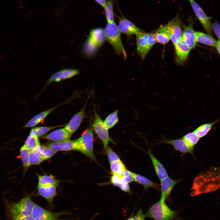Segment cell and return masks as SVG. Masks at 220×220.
Masks as SVG:
<instances>
[{"label":"cell","mask_w":220,"mask_h":220,"mask_svg":"<svg viewBox=\"0 0 220 220\" xmlns=\"http://www.w3.org/2000/svg\"><path fill=\"white\" fill-rule=\"evenodd\" d=\"M180 211L171 209L165 201L160 200L149 208L145 216L154 220H175L180 219L178 216Z\"/></svg>","instance_id":"6da1fadb"},{"label":"cell","mask_w":220,"mask_h":220,"mask_svg":"<svg viewBox=\"0 0 220 220\" xmlns=\"http://www.w3.org/2000/svg\"><path fill=\"white\" fill-rule=\"evenodd\" d=\"M106 39L113 47L116 53L118 55L123 54L126 59L127 55L122 42L120 32L115 23H108L104 29Z\"/></svg>","instance_id":"7a4b0ae2"},{"label":"cell","mask_w":220,"mask_h":220,"mask_svg":"<svg viewBox=\"0 0 220 220\" xmlns=\"http://www.w3.org/2000/svg\"><path fill=\"white\" fill-rule=\"evenodd\" d=\"M93 129L92 125L91 123H90L86 132L75 140V150L81 152L90 159L96 161L94 151Z\"/></svg>","instance_id":"3957f363"},{"label":"cell","mask_w":220,"mask_h":220,"mask_svg":"<svg viewBox=\"0 0 220 220\" xmlns=\"http://www.w3.org/2000/svg\"><path fill=\"white\" fill-rule=\"evenodd\" d=\"M104 30L102 28H96L91 30L83 47L85 53L90 54L101 46L105 39Z\"/></svg>","instance_id":"277c9868"},{"label":"cell","mask_w":220,"mask_h":220,"mask_svg":"<svg viewBox=\"0 0 220 220\" xmlns=\"http://www.w3.org/2000/svg\"><path fill=\"white\" fill-rule=\"evenodd\" d=\"M69 211L52 212L35 204L31 215L36 220H62L59 218L61 216L71 215Z\"/></svg>","instance_id":"5b68a950"},{"label":"cell","mask_w":220,"mask_h":220,"mask_svg":"<svg viewBox=\"0 0 220 220\" xmlns=\"http://www.w3.org/2000/svg\"><path fill=\"white\" fill-rule=\"evenodd\" d=\"M94 119L92 128L98 138L102 141L105 149L109 141H114L110 138L108 129L99 114L94 111Z\"/></svg>","instance_id":"8992f818"},{"label":"cell","mask_w":220,"mask_h":220,"mask_svg":"<svg viewBox=\"0 0 220 220\" xmlns=\"http://www.w3.org/2000/svg\"><path fill=\"white\" fill-rule=\"evenodd\" d=\"M189 1L196 16L202 24L206 33L213 36L212 23L210 21L211 17L207 16L203 9L194 0H189Z\"/></svg>","instance_id":"52a82bcc"},{"label":"cell","mask_w":220,"mask_h":220,"mask_svg":"<svg viewBox=\"0 0 220 220\" xmlns=\"http://www.w3.org/2000/svg\"><path fill=\"white\" fill-rule=\"evenodd\" d=\"M165 26L170 32V40L174 45L182 37L181 21L178 15L173 18Z\"/></svg>","instance_id":"ba28073f"},{"label":"cell","mask_w":220,"mask_h":220,"mask_svg":"<svg viewBox=\"0 0 220 220\" xmlns=\"http://www.w3.org/2000/svg\"><path fill=\"white\" fill-rule=\"evenodd\" d=\"M115 16L119 20L118 27L120 32L128 35H131L134 34L136 35L143 31L123 15H122L121 17L116 15Z\"/></svg>","instance_id":"9c48e42d"},{"label":"cell","mask_w":220,"mask_h":220,"mask_svg":"<svg viewBox=\"0 0 220 220\" xmlns=\"http://www.w3.org/2000/svg\"><path fill=\"white\" fill-rule=\"evenodd\" d=\"M89 97L87 98L82 108L71 119L69 122L64 127L71 134L74 133L79 128L83 119L86 117L85 110L88 101Z\"/></svg>","instance_id":"30bf717a"},{"label":"cell","mask_w":220,"mask_h":220,"mask_svg":"<svg viewBox=\"0 0 220 220\" xmlns=\"http://www.w3.org/2000/svg\"><path fill=\"white\" fill-rule=\"evenodd\" d=\"M193 22L190 20L188 25H184L182 32V37L190 50L195 48L197 45L196 31L193 29Z\"/></svg>","instance_id":"8fae6325"},{"label":"cell","mask_w":220,"mask_h":220,"mask_svg":"<svg viewBox=\"0 0 220 220\" xmlns=\"http://www.w3.org/2000/svg\"><path fill=\"white\" fill-rule=\"evenodd\" d=\"M177 63L181 64L187 59L190 50L182 37L174 45Z\"/></svg>","instance_id":"7c38bea8"},{"label":"cell","mask_w":220,"mask_h":220,"mask_svg":"<svg viewBox=\"0 0 220 220\" xmlns=\"http://www.w3.org/2000/svg\"><path fill=\"white\" fill-rule=\"evenodd\" d=\"M79 73V71L75 69H63L53 74L47 81L46 86L53 82H58L61 80L72 78Z\"/></svg>","instance_id":"4fadbf2b"},{"label":"cell","mask_w":220,"mask_h":220,"mask_svg":"<svg viewBox=\"0 0 220 220\" xmlns=\"http://www.w3.org/2000/svg\"><path fill=\"white\" fill-rule=\"evenodd\" d=\"M35 204L30 196H28L24 198L19 202L13 204L12 207L22 214L30 215H31Z\"/></svg>","instance_id":"5bb4252c"},{"label":"cell","mask_w":220,"mask_h":220,"mask_svg":"<svg viewBox=\"0 0 220 220\" xmlns=\"http://www.w3.org/2000/svg\"><path fill=\"white\" fill-rule=\"evenodd\" d=\"M158 143L169 144L172 145L176 151L183 154L189 153L193 155V151L189 148L182 138L175 140L163 139Z\"/></svg>","instance_id":"9a60e30c"},{"label":"cell","mask_w":220,"mask_h":220,"mask_svg":"<svg viewBox=\"0 0 220 220\" xmlns=\"http://www.w3.org/2000/svg\"><path fill=\"white\" fill-rule=\"evenodd\" d=\"M180 180H173L168 176L160 180L161 196L160 200L165 201L174 186Z\"/></svg>","instance_id":"2e32d148"},{"label":"cell","mask_w":220,"mask_h":220,"mask_svg":"<svg viewBox=\"0 0 220 220\" xmlns=\"http://www.w3.org/2000/svg\"><path fill=\"white\" fill-rule=\"evenodd\" d=\"M149 33H148L143 31L136 35V39L137 45V51L143 60L147 53L146 52V48Z\"/></svg>","instance_id":"e0dca14e"},{"label":"cell","mask_w":220,"mask_h":220,"mask_svg":"<svg viewBox=\"0 0 220 220\" xmlns=\"http://www.w3.org/2000/svg\"><path fill=\"white\" fill-rule=\"evenodd\" d=\"M72 134L64 128L55 130L42 138L54 142L60 141L70 140Z\"/></svg>","instance_id":"ac0fdd59"},{"label":"cell","mask_w":220,"mask_h":220,"mask_svg":"<svg viewBox=\"0 0 220 220\" xmlns=\"http://www.w3.org/2000/svg\"><path fill=\"white\" fill-rule=\"evenodd\" d=\"M48 147L57 152L59 151L75 150V140H68L51 142L48 145Z\"/></svg>","instance_id":"d6986e66"},{"label":"cell","mask_w":220,"mask_h":220,"mask_svg":"<svg viewBox=\"0 0 220 220\" xmlns=\"http://www.w3.org/2000/svg\"><path fill=\"white\" fill-rule=\"evenodd\" d=\"M56 187L55 185H51L38 187L37 195L45 198L51 205L53 198L57 194Z\"/></svg>","instance_id":"ffe728a7"},{"label":"cell","mask_w":220,"mask_h":220,"mask_svg":"<svg viewBox=\"0 0 220 220\" xmlns=\"http://www.w3.org/2000/svg\"><path fill=\"white\" fill-rule=\"evenodd\" d=\"M147 153L151 160L156 173L160 180L168 177L167 173L165 168L154 156L149 148Z\"/></svg>","instance_id":"44dd1931"},{"label":"cell","mask_w":220,"mask_h":220,"mask_svg":"<svg viewBox=\"0 0 220 220\" xmlns=\"http://www.w3.org/2000/svg\"><path fill=\"white\" fill-rule=\"evenodd\" d=\"M59 105L42 112L35 115L30 119L23 126L24 128L33 127L43 120L48 115Z\"/></svg>","instance_id":"7402d4cb"},{"label":"cell","mask_w":220,"mask_h":220,"mask_svg":"<svg viewBox=\"0 0 220 220\" xmlns=\"http://www.w3.org/2000/svg\"><path fill=\"white\" fill-rule=\"evenodd\" d=\"M157 42L164 44L170 40V32L165 25H161L155 33Z\"/></svg>","instance_id":"603a6c76"},{"label":"cell","mask_w":220,"mask_h":220,"mask_svg":"<svg viewBox=\"0 0 220 220\" xmlns=\"http://www.w3.org/2000/svg\"><path fill=\"white\" fill-rule=\"evenodd\" d=\"M197 42L212 47H215L217 41L213 36L200 31H196Z\"/></svg>","instance_id":"cb8c5ba5"},{"label":"cell","mask_w":220,"mask_h":220,"mask_svg":"<svg viewBox=\"0 0 220 220\" xmlns=\"http://www.w3.org/2000/svg\"><path fill=\"white\" fill-rule=\"evenodd\" d=\"M135 181L143 185L145 189L154 188L158 190L160 189V185L154 183L147 178L141 175L133 172Z\"/></svg>","instance_id":"d4e9b609"},{"label":"cell","mask_w":220,"mask_h":220,"mask_svg":"<svg viewBox=\"0 0 220 220\" xmlns=\"http://www.w3.org/2000/svg\"><path fill=\"white\" fill-rule=\"evenodd\" d=\"M38 178L37 187L51 185L57 186L61 181L55 178L51 175H41L36 174Z\"/></svg>","instance_id":"484cf974"},{"label":"cell","mask_w":220,"mask_h":220,"mask_svg":"<svg viewBox=\"0 0 220 220\" xmlns=\"http://www.w3.org/2000/svg\"><path fill=\"white\" fill-rule=\"evenodd\" d=\"M43 145H39L34 150L30 151L29 157V165H38L42 161L40 157V154L46 147Z\"/></svg>","instance_id":"4316f807"},{"label":"cell","mask_w":220,"mask_h":220,"mask_svg":"<svg viewBox=\"0 0 220 220\" xmlns=\"http://www.w3.org/2000/svg\"><path fill=\"white\" fill-rule=\"evenodd\" d=\"M220 120V118L211 123H205L200 125L193 131L200 138L205 136L212 128L214 124Z\"/></svg>","instance_id":"83f0119b"},{"label":"cell","mask_w":220,"mask_h":220,"mask_svg":"<svg viewBox=\"0 0 220 220\" xmlns=\"http://www.w3.org/2000/svg\"><path fill=\"white\" fill-rule=\"evenodd\" d=\"M110 168L113 174L122 177L126 170L125 166L120 161L110 163Z\"/></svg>","instance_id":"f1b7e54d"},{"label":"cell","mask_w":220,"mask_h":220,"mask_svg":"<svg viewBox=\"0 0 220 220\" xmlns=\"http://www.w3.org/2000/svg\"><path fill=\"white\" fill-rule=\"evenodd\" d=\"M182 138L189 148L193 151L194 146L198 142L200 139L194 132H190L185 134Z\"/></svg>","instance_id":"f546056e"},{"label":"cell","mask_w":220,"mask_h":220,"mask_svg":"<svg viewBox=\"0 0 220 220\" xmlns=\"http://www.w3.org/2000/svg\"><path fill=\"white\" fill-rule=\"evenodd\" d=\"M64 125H63L51 127H34L31 129L30 134L34 135L38 137L44 135L52 129Z\"/></svg>","instance_id":"4dcf8cb0"},{"label":"cell","mask_w":220,"mask_h":220,"mask_svg":"<svg viewBox=\"0 0 220 220\" xmlns=\"http://www.w3.org/2000/svg\"><path fill=\"white\" fill-rule=\"evenodd\" d=\"M106 4L104 9L107 20L109 23L115 22L113 0H106Z\"/></svg>","instance_id":"1f68e13d"},{"label":"cell","mask_w":220,"mask_h":220,"mask_svg":"<svg viewBox=\"0 0 220 220\" xmlns=\"http://www.w3.org/2000/svg\"><path fill=\"white\" fill-rule=\"evenodd\" d=\"M118 110H116L109 114L104 121V123L108 129L113 127L118 122Z\"/></svg>","instance_id":"d6a6232c"},{"label":"cell","mask_w":220,"mask_h":220,"mask_svg":"<svg viewBox=\"0 0 220 220\" xmlns=\"http://www.w3.org/2000/svg\"><path fill=\"white\" fill-rule=\"evenodd\" d=\"M30 152V151L27 147L25 144L23 145L20 148V158L23 167L25 169H27L29 166V157Z\"/></svg>","instance_id":"836d02e7"},{"label":"cell","mask_w":220,"mask_h":220,"mask_svg":"<svg viewBox=\"0 0 220 220\" xmlns=\"http://www.w3.org/2000/svg\"><path fill=\"white\" fill-rule=\"evenodd\" d=\"M24 144L28 149L31 151L39 145L40 143L38 137L30 134L25 141Z\"/></svg>","instance_id":"e575fe53"},{"label":"cell","mask_w":220,"mask_h":220,"mask_svg":"<svg viewBox=\"0 0 220 220\" xmlns=\"http://www.w3.org/2000/svg\"><path fill=\"white\" fill-rule=\"evenodd\" d=\"M11 211L14 220H36L31 215H25L22 214L13 207Z\"/></svg>","instance_id":"d590c367"},{"label":"cell","mask_w":220,"mask_h":220,"mask_svg":"<svg viewBox=\"0 0 220 220\" xmlns=\"http://www.w3.org/2000/svg\"><path fill=\"white\" fill-rule=\"evenodd\" d=\"M57 151L46 147L40 154V157L42 161L53 156Z\"/></svg>","instance_id":"8d00e7d4"},{"label":"cell","mask_w":220,"mask_h":220,"mask_svg":"<svg viewBox=\"0 0 220 220\" xmlns=\"http://www.w3.org/2000/svg\"><path fill=\"white\" fill-rule=\"evenodd\" d=\"M105 149V150L110 163L121 160L117 154L108 145Z\"/></svg>","instance_id":"74e56055"},{"label":"cell","mask_w":220,"mask_h":220,"mask_svg":"<svg viewBox=\"0 0 220 220\" xmlns=\"http://www.w3.org/2000/svg\"><path fill=\"white\" fill-rule=\"evenodd\" d=\"M157 42L156 39L155 33H149L148 38L146 52L148 53L152 46Z\"/></svg>","instance_id":"f35d334b"},{"label":"cell","mask_w":220,"mask_h":220,"mask_svg":"<svg viewBox=\"0 0 220 220\" xmlns=\"http://www.w3.org/2000/svg\"><path fill=\"white\" fill-rule=\"evenodd\" d=\"M122 180L123 181L128 183L135 181L133 172L126 169L122 177Z\"/></svg>","instance_id":"ab89813d"},{"label":"cell","mask_w":220,"mask_h":220,"mask_svg":"<svg viewBox=\"0 0 220 220\" xmlns=\"http://www.w3.org/2000/svg\"><path fill=\"white\" fill-rule=\"evenodd\" d=\"M212 28L213 32L220 40V25L217 20L212 23Z\"/></svg>","instance_id":"60d3db41"},{"label":"cell","mask_w":220,"mask_h":220,"mask_svg":"<svg viewBox=\"0 0 220 220\" xmlns=\"http://www.w3.org/2000/svg\"><path fill=\"white\" fill-rule=\"evenodd\" d=\"M122 177L113 174L111 177L110 182L114 186H118L122 181Z\"/></svg>","instance_id":"b9f144b4"},{"label":"cell","mask_w":220,"mask_h":220,"mask_svg":"<svg viewBox=\"0 0 220 220\" xmlns=\"http://www.w3.org/2000/svg\"><path fill=\"white\" fill-rule=\"evenodd\" d=\"M118 187L123 191L130 194H131L129 183L123 181L122 180V181L119 184Z\"/></svg>","instance_id":"7bdbcfd3"},{"label":"cell","mask_w":220,"mask_h":220,"mask_svg":"<svg viewBox=\"0 0 220 220\" xmlns=\"http://www.w3.org/2000/svg\"><path fill=\"white\" fill-rule=\"evenodd\" d=\"M133 217L134 220H145L146 217L145 215L143 214L142 209L140 208Z\"/></svg>","instance_id":"ee69618b"},{"label":"cell","mask_w":220,"mask_h":220,"mask_svg":"<svg viewBox=\"0 0 220 220\" xmlns=\"http://www.w3.org/2000/svg\"><path fill=\"white\" fill-rule=\"evenodd\" d=\"M98 4L101 5L104 8L105 7L106 3V0H95Z\"/></svg>","instance_id":"f6af8a7d"},{"label":"cell","mask_w":220,"mask_h":220,"mask_svg":"<svg viewBox=\"0 0 220 220\" xmlns=\"http://www.w3.org/2000/svg\"><path fill=\"white\" fill-rule=\"evenodd\" d=\"M216 49L220 56V40H218L217 41L215 47Z\"/></svg>","instance_id":"bcb514c9"},{"label":"cell","mask_w":220,"mask_h":220,"mask_svg":"<svg viewBox=\"0 0 220 220\" xmlns=\"http://www.w3.org/2000/svg\"><path fill=\"white\" fill-rule=\"evenodd\" d=\"M133 212L132 213V215H131V216L129 217L127 219V220H134L133 219Z\"/></svg>","instance_id":"7dc6e473"},{"label":"cell","mask_w":220,"mask_h":220,"mask_svg":"<svg viewBox=\"0 0 220 220\" xmlns=\"http://www.w3.org/2000/svg\"><path fill=\"white\" fill-rule=\"evenodd\" d=\"M98 213H97L91 218L88 220H93L96 216H97L98 215Z\"/></svg>","instance_id":"c3c4849f"}]
</instances>
